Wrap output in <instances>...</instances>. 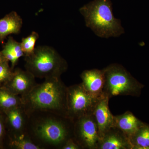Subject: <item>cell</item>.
Segmentation results:
<instances>
[{"label":"cell","instance_id":"cell-13","mask_svg":"<svg viewBox=\"0 0 149 149\" xmlns=\"http://www.w3.org/2000/svg\"><path fill=\"white\" fill-rule=\"evenodd\" d=\"M22 25V19L16 12L12 11L0 19V42L10 34H18Z\"/></svg>","mask_w":149,"mask_h":149},{"label":"cell","instance_id":"cell-20","mask_svg":"<svg viewBox=\"0 0 149 149\" xmlns=\"http://www.w3.org/2000/svg\"><path fill=\"white\" fill-rule=\"evenodd\" d=\"M7 60L0 63V84L8 82L11 79L13 72L11 71Z\"/></svg>","mask_w":149,"mask_h":149},{"label":"cell","instance_id":"cell-14","mask_svg":"<svg viewBox=\"0 0 149 149\" xmlns=\"http://www.w3.org/2000/svg\"><path fill=\"white\" fill-rule=\"evenodd\" d=\"M1 52L7 60L10 61L12 68L16 64L19 59L25 56L20 43L17 42L11 37H9Z\"/></svg>","mask_w":149,"mask_h":149},{"label":"cell","instance_id":"cell-12","mask_svg":"<svg viewBox=\"0 0 149 149\" xmlns=\"http://www.w3.org/2000/svg\"><path fill=\"white\" fill-rule=\"evenodd\" d=\"M114 126L120 129L129 139L144 123L129 111L114 116Z\"/></svg>","mask_w":149,"mask_h":149},{"label":"cell","instance_id":"cell-22","mask_svg":"<svg viewBox=\"0 0 149 149\" xmlns=\"http://www.w3.org/2000/svg\"><path fill=\"white\" fill-rule=\"evenodd\" d=\"M4 131V128L3 123L1 118L0 117V140L3 138Z\"/></svg>","mask_w":149,"mask_h":149},{"label":"cell","instance_id":"cell-7","mask_svg":"<svg viewBox=\"0 0 149 149\" xmlns=\"http://www.w3.org/2000/svg\"><path fill=\"white\" fill-rule=\"evenodd\" d=\"M35 136L45 143L54 146L64 144L69 139L66 125L60 120L48 118L38 123L34 128Z\"/></svg>","mask_w":149,"mask_h":149},{"label":"cell","instance_id":"cell-23","mask_svg":"<svg viewBox=\"0 0 149 149\" xmlns=\"http://www.w3.org/2000/svg\"><path fill=\"white\" fill-rule=\"evenodd\" d=\"M5 60L6 59L4 57L3 55L1 53V52H0V63L2 62L3 61Z\"/></svg>","mask_w":149,"mask_h":149},{"label":"cell","instance_id":"cell-5","mask_svg":"<svg viewBox=\"0 0 149 149\" xmlns=\"http://www.w3.org/2000/svg\"><path fill=\"white\" fill-rule=\"evenodd\" d=\"M98 98L86 91L82 83L67 88L66 117L73 121L93 114Z\"/></svg>","mask_w":149,"mask_h":149},{"label":"cell","instance_id":"cell-15","mask_svg":"<svg viewBox=\"0 0 149 149\" xmlns=\"http://www.w3.org/2000/svg\"><path fill=\"white\" fill-rule=\"evenodd\" d=\"M10 127L17 133L23 132L25 125L26 113L23 106L6 112Z\"/></svg>","mask_w":149,"mask_h":149},{"label":"cell","instance_id":"cell-3","mask_svg":"<svg viewBox=\"0 0 149 149\" xmlns=\"http://www.w3.org/2000/svg\"><path fill=\"white\" fill-rule=\"evenodd\" d=\"M24 56L26 70L35 77L60 78L67 69L66 61L49 46H38L32 54Z\"/></svg>","mask_w":149,"mask_h":149},{"label":"cell","instance_id":"cell-19","mask_svg":"<svg viewBox=\"0 0 149 149\" xmlns=\"http://www.w3.org/2000/svg\"><path fill=\"white\" fill-rule=\"evenodd\" d=\"M39 37V34L33 31L29 36L22 38L20 44L25 56L29 55L33 52L35 49V44Z\"/></svg>","mask_w":149,"mask_h":149},{"label":"cell","instance_id":"cell-1","mask_svg":"<svg viewBox=\"0 0 149 149\" xmlns=\"http://www.w3.org/2000/svg\"><path fill=\"white\" fill-rule=\"evenodd\" d=\"M67 88L60 78H47L22 97L25 111L63 112L66 116Z\"/></svg>","mask_w":149,"mask_h":149},{"label":"cell","instance_id":"cell-4","mask_svg":"<svg viewBox=\"0 0 149 149\" xmlns=\"http://www.w3.org/2000/svg\"><path fill=\"white\" fill-rule=\"evenodd\" d=\"M104 75L103 94L109 99L117 96L139 97L144 85L121 65L113 63L103 69Z\"/></svg>","mask_w":149,"mask_h":149},{"label":"cell","instance_id":"cell-18","mask_svg":"<svg viewBox=\"0 0 149 149\" xmlns=\"http://www.w3.org/2000/svg\"><path fill=\"white\" fill-rule=\"evenodd\" d=\"M12 147L17 149H40L42 147L39 145L34 143L29 138L25 137L24 135L19 136L10 143Z\"/></svg>","mask_w":149,"mask_h":149},{"label":"cell","instance_id":"cell-16","mask_svg":"<svg viewBox=\"0 0 149 149\" xmlns=\"http://www.w3.org/2000/svg\"><path fill=\"white\" fill-rule=\"evenodd\" d=\"M22 98L6 88H0V109L6 112L9 110L22 106Z\"/></svg>","mask_w":149,"mask_h":149},{"label":"cell","instance_id":"cell-6","mask_svg":"<svg viewBox=\"0 0 149 149\" xmlns=\"http://www.w3.org/2000/svg\"><path fill=\"white\" fill-rule=\"evenodd\" d=\"M74 123L75 141L82 148L97 149L100 139L93 114L82 116Z\"/></svg>","mask_w":149,"mask_h":149},{"label":"cell","instance_id":"cell-11","mask_svg":"<svg viewBox=\"0 0 149 149\" xmlns=\"http://www.w3.org/2000/svg\"><path fill=\"white\" fill-rule=\"evenodd\" d=\"M80 77L83 87L91 95L98 98L103 94L105 79L103 70H85Z\"/></svg>","mask_w":149,"mask_h":149},{"label":"cell","instance_id":"cell-9","mask_svg":"<svg viewBox=\"0 0 149 149\" xmlns=\"http://www.w3.org/2000/svg\"><path fill=\"white\" fill-rule=\"evenodd\" d=\"M35 76L27 70H16L9 81L8 89L15 95L22 97L29 93L35 85Z\"/></svg>","mask_w":149,"mask_h":149},{"label":"cell","instance_id":"cell-10","mask_svg":"<svg viewBox=\"0 0 149 149\" xmlns=\"http://www.w3.org/2000/svg\"><path fill=\"white\" fill-rule=\"evenodd\" d=\"M97 149H132V147L128 136L114 126L104 134Z\"/></svg>","mask_w":149,"mask_h":149},{"label":"cell","instance_id":"cell-2","mask_svg":"<svg viewBox=\"0 0 149 149\" xmlns=\"http://www.w3.org/2000/svg\"><path fill=\"white\" fill-rule=\"evenodd\" d=\"M85 18V24L98 37H118L124 33L119 19L113 13L110 0H94L79 10Z\"/></svg>","mask_w":149,"mask_h":149},{"label":"cell","instance_id":"cell-21","mask_svg":"<svg viewBox=\"0 0 149 149\" xmlns=\"http://www.w3.org/2000/svg\"><path fill=\"white\" fill-rule=\"evenodd\" d=\"M63 149H79L81 148L77 142L73 139L69 138L67 140L62 147Z\"/></svg>","mask_w":149,"mask_h":149},{"label":"cell","instance_id":"cell-8","mask_svg":"<svg viewBox=\"0 0 149 149\" xmlns=\"http://www.w3.org/2000/svg\"><path fill=\"white\" fill-rule=\"evenodd\" d=\"M109 98L103 94L96 103L93 114L98 128L100 139L108 130L114 127V116L112 114L109 107Z\"/></svg>","mask_w":149,"mask_h":149},{"label":"cell","instance_id":"cell-17","mask_svg":"<svg viewBox=\"0 0 149 149\" xmlns=\"http://www.w3.org/2000/svg\"><path fill=\"white\" fill-rule=\"evenodd\" d=\"M129 139L132 149H149V124L144 123Z\"/></svg>","mask_w":149,"mask_h":149}]
</instances>
